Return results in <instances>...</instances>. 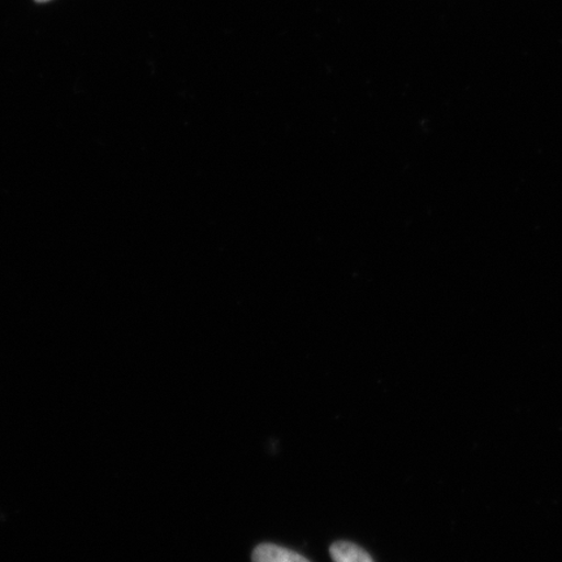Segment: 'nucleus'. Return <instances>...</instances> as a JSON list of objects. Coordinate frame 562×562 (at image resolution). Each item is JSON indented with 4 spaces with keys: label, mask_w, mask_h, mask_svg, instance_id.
<instances>
[{
    "label": "nucleus",
    "mask_w": 562,
    "mask_h": 562,
    "mask_svg": "<svg viewBox=\"0 0 562 562\" xmlns=\"http://www.w3.org/2000/svg\"><path fill=\"white\" fill-rule=\"evenodd\" d=\"M252 562H311L301 554L276 544L258 546L252 552Z\"/></svg>",
    "instance_id": "f257e3e1"
},
{
    "label": "nucleus",
    "mask_w": 562,
    "mask_h": 562,
    "mask_svg": "<svg viewBox=\"0 0 562 562\" xmlns=\"http://www.w3.org/2000/svg\"><path fill=\"white\" fill-rule=\"evenodd\" d=\"M329 551L334 562H374L362 548L348 542H337Z\"/></svg>",
    "instance_id": "f03ea898"
},
{
    "label": "nucleus",
    "mask_w": 562,
    "mask_h": 562,
    "mask_svg": "<svg viewBox=\"0 0 562 562\" xmlns=\"http://www.w3.org/2000/svg\"><path fill=\"white\" fill-rule=\"evenodd\" d=\"M35 2L44 3V2H48V0H35Z\"/></svg>",
    "instance_id": "7ed1b4c3"
}]
</instances>
